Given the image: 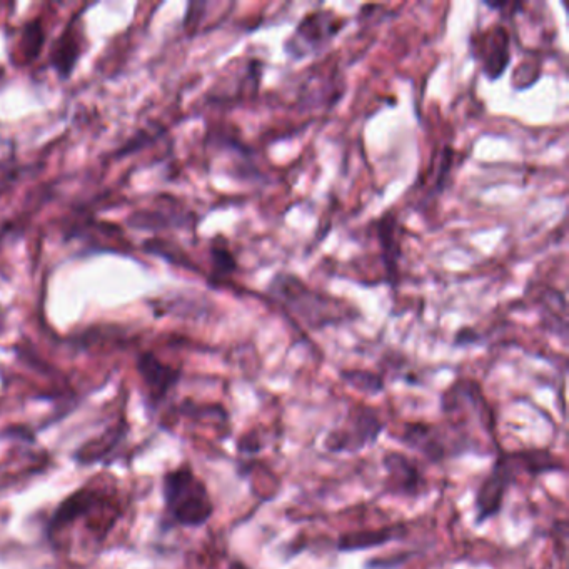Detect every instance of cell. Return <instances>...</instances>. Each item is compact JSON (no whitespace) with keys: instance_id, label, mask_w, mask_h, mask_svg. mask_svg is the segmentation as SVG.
<instances>
[{"instance_id":"obj_5","label":"cell","mask_w":569,"mask_h":569,"mask_svg":"<svg viewBox=\"0 0 569 569\" xmlns=\"http://www.w3.org/2000/svg\"><path fill=\"white\" fill-rule=\"evenodd\" d=\"M346 21L334 12H311L299 22L286 42V52L294 61H303L321 51L344 29Z\"/></svg>"},{"instance_id":"obj_1","label":"cell","mask_w":569,"mask_h":569,"mask_svg":"<svg viewBox=\"0 0 569 569\" xmlns=\"http://www.w3.org/2000/svg\"><path fill=\"white\" fill-rule=\"evenodd\" d=\"M556 469H563V466L559 463V459L554 458L546 449L499 454L488 476L479 484L478 493L474 498L476 526H481L501 513L504 498L518 476L521 474L541 476Z\"/></svg>"},{"instance_id":"obj_16","label":"cell","mask_w":569,"mask_h":569,"mask_svg":"<svg viewBox=\"0 0 569 569\" xmlns=\"http://www.w3.org/2000/svg\"><path fill=\"white\" fill-rule=\"evenodd\" d=\"M212 281H221L236 271V257L232 256L226 242L212 241L211 244Z\"/></svg>"},{"instance_id":"obj_17","label":"cell","mask_w":569,"mask_h":569,"mask_svg":"<svg viewBox=\"0 0 569 569\" xmlns=\"http://www.w3.org/2000/svg\"><path fill=\"white\" fill-rule=\"evenodd\" d=\"M343 378L346 383L361 391L379 393L383 389L381 378L374 376L373 373H366V371H344Z\"/></svg>"},{"instance_id":"obj_6","label":"cell","mask_w":569,"mask_h":569,"mask_svg":"<svg viewBox=\"0 0 569 569\" xmlns=\"http://www.w3.org/2000/svg\"><path fill=\"white\" fill-rule=\"evenodd\" d=\"M384 423L371 409H358L346 419L344 426L333 429L324 439L329 453H358L378 443Z\"/></svg>"},{"instance_id":"obj_10","label":"cell","mask_w":569,"mask_h":569,"mask_svg":"<svg viewBox=\"0 0 569 569\" xmlns=\"http://www.w3.org/2000/svg\"><path fill=\"white\" fill-rule=\"evenodd\" d=\"M383 466L386 469V488L399 496H414L421 493L424 476L418 464L401 453H388L384 456Z\"/></svg>"},{"instance_id":"obj_13","label":"cell","mask_w":569,"mask_h":569,"mask_svg":"<svg viewBox=\"0 0 569 569\" xmlns=\"http://www.w3.org/2000/svg\"><path fill=\"white\" fill-rule=\"evenodd\" d=\"M378 237L383 249L386 272L391 281L398 277V262L401 257V242L398 239V219L393 214L384 216L379 221Z\"/></svg>"},{"instance_id":"obj_12","label":"cell","mask_w":569,"mask_h":569,"mask_svg":"<svg viewBox=\"0 0 569 569\" xmlns=\"http://www.w3.org/2000/svg\"><path fill=\"white\" fill-rule=\"evenodd\" d=\"M401 441L413 449H418L431 461L446 458V448H444L443 441L428 424H408Z\"/></svg>"},{"instance_id":"obj_15","label":"cell","mask_w":569,"mask_h":569,"mask_svg":"<svg viewBox=\"0 0 569 569\" xmlns=\"http://www.w3.org/2000/svg\"><path fill=\"white\" fill-rule=\"evenodd\" d=\"M44 46H46V29H44L41 17H36L22 27L21 44H19L22 59L29 64L36 62L41 57Z\"/></svg>"},{"instance_id":"obj_2","label":"cell","mask_w":569,"mask_h":569,"mask_svg":"<svg viewBox=\"0 0 569 569\" xmlns=\"http://www.w3.org/2000/svg\"><path fill=\"white\" fill-rule=\"evenodd\" d=\"M162 518L164 531L172 528H204L216 511L207 484L191 464H181L162 476Z\"/></svg>"},{"instance_id":"obj_3","label":"cell","mask_w":569,"mask_h":569,"mask_svg":"<svg viewBox=\"0 0 569 569\" xmlns=\"http://www.w3.org/2000/svg\"><path fill=\"white\" fill-rule=\"evenodd\" d=\"M109 491L97 486H81L57 504L44 524V539L52 548H61L67 531L79 521H89L96 513L112 509Z\"/></svg>"},{"instance_id":"obj_11","label":"cell","mask_w":569,"mask_h":569,"mask_svg":"<svg viewBox=\"0 0 569 569\" xmlns=\"http://www.w3.org/2000/svg\"><path fill=\"white\" fill-rule=\"evenodd\" d=\"M79 16L67 24L61 36L57 37L51 51V66L61 81L71 79L82 56V34L76 27Z\"/></svg>"},{"instance_id":"obj_9","label":"cell","mask_w":569,"mask_h":569,"mask_svg":"<svg viewBox=\"0 0 569 569\" xmlns=\"http://www.w3.org/2000/svg\"><path fill=\"white\" fill-rule=\"evenodd\" d=\"M129 438V423L121 418L112 424L104 433L87 439L86 443L71 454L72 461L77 466H94V464L111 463L117 451L126 444Z\"/></svg>"},{"instance_id":"obj_14","label":"cell","mask_w":569,"mask_h":569,"mask_svg":"<svg viewBox=\"0 0 569 569\" xmlns=\"http://www.w3.org/2000/svg\"><path fill=\"white\" fill-rule=\"evenodd\" d=\"M399 528L369 529V531H356V533L343 534L338 541L339 551H364V549L378 548L383 544L391 543L398 538Z\"/></svg>"},{"instance_id":"obj_4","label":"cell","mask_w":569,"mask_h":569,"mask_svg":"<svg viewBox=\"0 0 569 569\" xmlns=\"http://www.w3.org/2000/svg\"><path fill=\"white\" fill-rule=\"evenodd\" d=\"M269 291L284 308L299 316L311 328L329 324L333 319H339L338 314H341V308L334 304L333 299L314 293L293 274H277L272 279Z\"/></svg>"},{"instance_id":"obj_7","label":"cell","mask_w":569,"mask_h":569,"mask_svg":"<svg viewBox=\"0 0 569 569\" xmlns=\"http://www.w3.org/2000/svg\"><path fill=\"white\" fill-rule=\"evenodd\" d=\"M136 371L146 388L147 409L159 411L167 396L179 386L182 369L157 358L152 351H144L136 358Z\"/></svg>"},{"instance_id":"obj_8","label":"cell","mask_w":569,"mask_h":569,"mask_svg":"<svg viewBox=\"0 0 569 569\" xmlns=\"http://www.w3.org/2000/svg\"><path fill=\"white\" fill-rule=\"evenodd\" d=\"M511 37L503 26H493L481 32L471 41L474 57L481 62L484 76L489 81H498L511 62Z\"/></svg>"},{"instance_id":"obj_18","label":"cell","mask_w":569,"mask_h":569,"mask_svg":"<svg viewBox=\"0 0 569 569\" xmlns=\"http://www.w3.org/2000/svg\"><path fill=\"white\" fill-rule=\"evenodd\" d=\"M229 569H247V568L246 566H244V564L232 563L231 566H229Z\"/></svg>"}]
</instances>
